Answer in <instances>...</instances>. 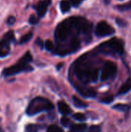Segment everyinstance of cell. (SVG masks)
<instances>
[{"instance_id": "cell-7", "label": "cell", "mask_w": 131, "mask_h": 132, "mask_svg": "<svg viewBox=\"0 0 131 132\" xmlns=\"http://www.w3.org/2000/svg\"><path fill=\"white\" fill-rule=\"evenodd\" d=\"M13 41H15V36L12 31L5 34L3 39L0 41V57H5L9 53L10 43Z\"/></svg>"}, {"instance_id": "cell-2", "label": "cell", "mask_w": 131, "mask_h": 132, "mask_svg": "<svg viewBox=\"0 0 131 132\" xmlns=\"http://www.w3.org/2000/svg\"><path fill=\"white\" fill-rule=\"evenodd\" d=\"M32 60V57L30 53L29 52L25 53L17 63L8 68L4 69L3 73H2L3 75L5 77H10V76L18 74L22 71L31 70V67L29 66V63H30Z\"/></svg>"}, {"instance_id": "cell-8", "label": "cell", "mask_w": 131, "mask_h": 132, "mask_svg": "<svg viewBox=\"0 0 131 132\" xmlns=\"http://www.w3.org/2000/svg\"><path fill=\"white\" fill-rule=\"evenodd\" d=\"M115 29L106 21L100 22L96 28L95 33L99 37H104L107 36H110L114 34Z\"/></svg>"}, {"instance_id": "cell-6", "label": "cell", "mask_w": 131, "mask_h": 132, "mask_svg": "<svg viewBox=\"0 0 131 132\" xmlns=\"http://www.w3.org/2000/svg\"><path fill=\"white\" fill-rule=\"evenodd\" d=\"M117 68L116 64L111 61H107L102 68L100 74L101 81H107L113 79L117 74Z\"/></svg>"}, {"instance_id": "cell-27", "label": "cell", "mask_w": 131, "mask_h": 132, "mask_svg": "<svg viewBox=\"0 0 131 132\" xmlns=\"http://www.w3.org/2000/svg\"><path fill=\"white\" fill-rule=\"evenodd\" d=\"M36 44L37 45V46H39L41 49H42L43 48V45H44V43L42 42V40L40 39V38H37L36 39Z\"/></svg>"}, {"instance_id": "cell-3", "label": "cell", "mask_w": 131, "mask_h": 132, "mask_svg": "<svg viewBox=\"0 0 131 132\" xmlns=\"http://www.w3.org/2000/svg\"><path fill=\"white\" fill-rule=\"evenodd\" d=\"M97 50L100 53L105 55H121L124 53V44L121 40L113 38L100 44Z\"/></svg>"}, {"instance_id": "cell-24", "label": "cell", "mask_w": 131, "mask_h": 132, "mask_svg": "<svg viewBox=\"0 0 131 132\" xmlns=\"http://www.w3.org/2000/svg\"><path fill=\"white\" fill-rule=\"evenodd\" d=\"M38 22H39V17L38 16H36L34 15H30V17L29 19V24H31V25H36V24L38 23Z\"/></svg>"}, {"instance_id": "cell-13", "label": "cell", "mask_w": 131, "mask_h": 132, "mask_svg": "<svg viewBox=\"0 0 131 132\" xmlns=\"http://www.w3.org/2000/svg\"><path fill=\"white\" fill-rule=\"evenodd\" d=\"M87 127L84 124H80V125H75L71 126V129L69 132H85Z\"/></svg>"}, {"instance_id": "cell-29", "label": "cell", "mask_w": 131, "mask_h": 132, "mask_svg": "<svg viewBox=\"0 0 131 132\" xmlns=\"http://www.w3.org/2000/svg\"><path fill=\"white\" fill-rule=\"evenodd\" d=\"M116 22H117V23L120 26H125L126 25H127V22H124L123 19H116Z\"/></svg>"}, {"instance_id": "cell-26", "label": "cell", "mask_w": 131, "mask_h": 132, "mask_svg": "<svg viewBox=\"0 0 131 132\" xmlns=\"http://www.w3.org/2000/svg\"><path fill=\"white\" fill-rule=\"evenodd\" d=\"M113 101V97L112 96H107L106 97H103L100 100V102L101 103H103V104H110L112 101Z\"/></svg>"}, {"instance_id": "cell-12", "label": "cell", "mask_w": 131, "mask_h": 132, "mask_svg": "<svg viewBox=\"0 0 131 132\" xmlns=\"http://www.w3.org/2000/svg\"><path fill=\"white\" fill-rule=\"evenodd\" d=\"M131 90V79L127 80L120 88L119 90V95H124L127 93H128Z\"/></svg>"}, {"instance_id": "cell-10", "label": "cell", "mask_w": 131, "mask_h": 132, "mask_svg": "<svg viewBox=\"0 0 131 132\" xmlns=\"http://www.w3.org/2000/svg\"><path fill=\"white\" fill-rule=\"evenodd\" d=\"M76 90L85 97H94L96 96V92L91 88H87L82 86H76Z\"/></svg>"}, {"instance_id": "cell-28", "label": "cell", "mask_w": 131, "mask_h": 132, "mask_svg": "<svg viewBox=\"0 0 131 132\" xmlns=\"http://www.w3.org/2000/svg\"><path fill=\"white\" fill-rule=\"evenodd\" d=\"M83 1H84V0H71V3H72V5H73V6L77 7V6H79Z\"/></svg>"}, {"instance_id": "cell-25", "label": "cell", "mask_w": 131, "mask_h": 132, "mask_svg": "<svg viewBox=\"0 0 131 132\" xmlns=\"http://www.w3.org/2000/svg\"><path fill=\"white\" fill-rule=\"evenodd\" d=\"M100 127L98 125H92L90 126L87 130H86V132H100Z\"/></svg>"}, {"instance_id": "cell-30", "label": "cell", "mask_w": 131, "mask_h": 132, "mask_svg": "<svg viewBox=\"0 0 131 132\" xmlns=\"http://www.w3.org/2000/svg\"><path fill=\"white\" fill-rule=\"evenodd\" d=\"M15 22V19L14 16H10V17L8 19V20H7V23H8V25H9V26L14 24Z\"/></svg>"}, {"instance_id": "cell-4", "label": "cell", "mask_w": 131, "mask_h": 132, "mask_svg": "<svg viewBox=\"0 0 131 132\" xmlns=\"http://www.w3.org/2000/svg\"><path fill=\"white\" fill-rule=\"evenodd\" d=\"M95 68L92 67L90 64L84 61L83 57H80L76 64L75 73L76 77L83 84H87L91 81L92 74Z\"/></svg>"}, {"instance_id": "cell-5", "label": "cell", "mask_w": 131, "mask_h": 132, "mask_svg": "<svg viewBox=\"0 0 131 132\" xmlns=\"http://www.w3.org/2000/svg\"><path fill=\"white\" fill-rule=\"evenodd\" d=\"M53 104L48 99L39 97L34 98L30 101L26 109V113L29 115H35L40 112L51 110L53 109Z\"/></svg>"}, {"instance_id": "cell-1", "label": "cell", "mask_w": 131, "mask_h": 132, "mask_svg": "<svg viewBox=\"0 0 131 132\" xmlns=\"http://www.w3.org/2000/svg\"><path fill=\"white\" fill-rule=\"evenodd\" d=\"M91 23L83 17L72 16L63 20L55 29L57 46L53 52L61 56L76 52L81 44L79 36L83 35L86 42H89L91 39Z\"/></svg>"}, {"instance_id": "cell-19", "label": "cell", "mask_w": 131, "mask_h": 132, "mask_svg": "<svg viewBox=\"0 0 131 132\" xmlns=\"http://www.w3.org/2000/svg\"><path fill=\"white\" fill-rule=\"evenodd\" d=\"M46 132H64L63 130L59 128V126H56V125H51L47 129V131Z\"/></svg>"}, {"instance_id": "cell-16", "label": "cell", "mask_w": 131, "mask_h": 132, "mask_svg": "<svg viewBox=\"0 0 131 132\" xmlns=\"http://www.w3.org/2000/svg\"><path fill=\"white\" fill-rule=\"evenodd\" d=\"M129 108H130V107L124 104H115L114 106H113V109H115L117 111H122V112L127 111L129 110Z\"/></svg>"}, {"instance_id": "cell-22", "label": "cell", "mask_w": 131, "mask_h": 132, "mask_svg": "<svg viewBox=\"0 0 131 132\" xmlns=\"http://www.w3.org/2000/svg\"><path fill=\"white\" fill-rule=\"evenodd\" d=\"M73 118L79 121H86V116L82 113H76L73 115Z\"/></svg>"}, {"instance_id": "cell-23", "label": "cell", "mask_w": 131, "mask_h": 132, "mask_svg": "<svg viewBox=\"0 0 131 132\" xmlns=\"http://www.w3.org/2000/svg\"><path fill=\"white\" fill-rule=\"evenodd\" d=\"M61 124H62L63 126H65V127H69V126H70V125H72V122H71V121H70L69 118H67L66 117H63V118H61Z\"/></svg>"}, {"instance_id": "cell-20", "label": "cell", "mask_w": 131, "mask_h": 132, "mask_svg": "<svg viewBox=\"0 0 131 132\" xmlns=\"http://www.w3.org/2000/svg\"><path fill=\"white\" fill-rule=\"evenodd\" d=\"M38 129H39V126L36 125H27L25 131L26 132H37Z\"/></svg>"}, {"instance_id": "cell-18", "label": "cell", "mask_w": 131, "mask_h": 132, "mask_svg": "<svg viewBox=\"0 0 131 132\" xmlns=\"http://www.w3.org/2000/svg\"><path fill=\"white\" fill-rule=\"evenodd\" d=\"M32 32H28V33H26L25 35H24L22 38H21V39H20V41H19V43L20 44H24V43H28L31 39H32Z\"/></svg>"}, {"instance_id": "cell-11", "label": "cell", "mask_w": 131, "mask_h": 132, "mask_svg": "<svg viewBox=\"0 0 131 132\" xmlns=\"http://www.w3.org/2000/svg\"><path fill=\"white\" fill-rule=\"evenodd\" d=\"M58 109H59V111L63 115H68L72 112V110L69 108V106L64 101H59Z\"/></svg>"}, {"instance_id": "cell-14", "label": "cell", "mask_w": 131, "mask_h": 132, "mask_svg": "<svg viewBox=\"0 0 131 132\" xmlns=\"http://www.w3.org/2000/svg\"><path fill=\"white\" fill-rule=\"evenodd\" d=\"M73 104L74 105L78 108H85L87 107V104L85 103L84 101H83L81 99H80L79 97L73 96Z\"/></svg>"}, {"instance_id": "cell-9", "label": "cell", "mask_w": 131, "mask_h": 132, "mask_svg": "<svg viewBox=\"0 0 131 132\" xmlns=\"http://www.w3.org/2000/svg\"><path fill=\"white\" fill-rule=\"evenodd\" d=\"M50 3H51L50 0H42L38 2V3H36L34 5V9H36L37 12V16L39 18H42L46 15Z\"/></svg>"}, {"instance_id": "cell-17", "label": "cell", "mask_w": 131, "mask_h": 132, "mask_svg": "<svg viewBox=\"0 0 131 132\" xmlns=\"http://www.w3.org/2000/svg\"><path fill=\"white\" fill-rule=\"evenodd\" d=\"M43 46L45 47V49L47 51H49V52H53L54 50H55V46H54L53 43L52 41H50V40H48V39L45 41Z\"/></svg>"}, {"instance_id": "cell-21", "label": "cell", "mask_w": 131, "mask_h": 132, "mask_svg": "<svg viewBox=\"0 0 131 132\" xmlns=\"http://www.w3.org/2000/svg\"><path fill=\"white\" fill-rule=\"evenodd\" d=\"M117 9L121 10V11H125L127 9H131V1H130L129 2L124 4V5H119L117 6Z\"/></svg>"}, {"instance_id": "cell-15", "label": "cell", "mask_w": 131, "mask_h": 132, "mask_svg": "<svg viewBox=\"0 0 131 132\" xmlns=\"http://www.w3.org/2000/svg\"><path fill=\"white\" fill-rule=\"evenodd\" d=\"M70 6H71L70 3L68 1H66V0H63V1L60 2L59 7H60V9H61L62 12H63V13H66L68 11H69Z\"/></svg>"}]
</instances>
